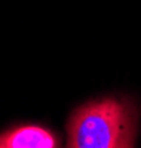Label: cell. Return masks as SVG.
Instances as JSON below:
<instances>
[{
	"label": "cell",
	"mask_w": 141,
	"mask_h": 148,
	"mask_svg": "<svg viewBox=\"0 0 141 148\" xmlns=\"http://www.w3.org/2000/svg\"><path fill=\"white\" fill-rule=\"evenodd\" d=\"M137 136V110L126 99L104 98L77 108L67 123L70 148H131Z\"/></svg>",
	"instance_id": "obj_1"
},
{
	"label": "cell",
	"mask_w": 141,
	"mask_h": 148,
	"mask_svg": "<svg viewBox=\"0 0 141 148\" xmlns=\"http://www.w3.org/2000/svg\"><path fill=\"white\" fill-rule=\"evenodd\" d=\"M59 147L57 135L36 123H21L0 132V148H55Z\"/></svg>",
	"instance_id": "obj_2"
}]
</instances>
